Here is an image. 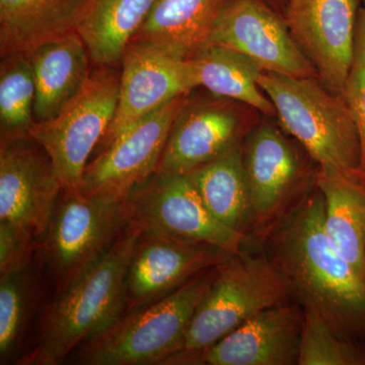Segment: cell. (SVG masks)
I'll return each instance as SVG.
<instances>
[{
  "mask_svg": "<svg viewBox=\"0 0 365 365\" xmlns=\"http://www.w3.org/2000/svg\"><path fill=\"white\" fill-rule=\"evenodd\" d=\"M267 257L304 306L343 337L365 339V281L329 239L319 189L271 228Z\"/></svg>",
  "mask_w": 365,
  "mask_h": 365,
  "instance_id": "cell-1",
  "label": "cell"
},
{
  "mask_svg": "<svg viewBox=\"0 0 365 365\" xmlns=\"http://www.w3.org/2000/svg\"><path fill=\"white\" fill-rule=\"evenodd\" d=\"M141 230L130 223L111 249L44 307L21 365L64 364L79 346L125 313L127 269Z\"/></svg>",
  "mask_w": 365,
  "mask_h": 365,
  "instance_id": "cell-2",
  "label": "cell"
},
{
  "mask_svg": "<svg viewBox=\"0 0 365 365\" xmlns=\"http://www.w3.org/2000/svg\"><path fill=\"white\" fill-rule=\"evenodd\" d=\"M259 86L270 98L281 126L306 148L319 169L360 172L361 148L356 122L342 93L317 78L263 71Z\"/></svg>",
  "mask_w": 365,
  "mask_h": 365,
  "instance_id": "cell-3",
  "label": "cell"
},
{
  "mask_svg": "<svg viewBox=\"0 0 365 365\" xmlns=\"http://www.w3.org/2000/svg\"><path fill=\"white\" fill-rule=\"evenodd\" d=\"M216 268L203 271L153 304L124 314L67 360L83 365L165 364L182 351L190 321Z\"/></svg>",
  "mask_w": 365,
  "mask_h": 365,
  "instance_id": "cell-4",
  "label": "cell"
},
{
  "mask_svg": "<svg viewBox=\"0 0 365 365\" xmlns=\"http://www.w3.org/2000/svg\"><path fill=\"white\" fill-rule=\"evenodd\" d=\"M290 289L267 256L240 252L216 268L207 292L197 306L181 352L165 364H188L228 334L264 311L287 304Z\"/></svg>",
  "mask_w": 365,
  "mask_h": 365,
  "instance_id": "cell-5",
  "label": "cell"
},
{
  "mask_svg": "<svg viewBox=\"0 0 365 365\" xmlns=\"http://www.w3.org/2000/svg\"><path fill=\"white\" fill-rule=\"evenodd\" d=\"M130 223L127 200L62 190L47 232L38 245L55 294L107 253Z\"/></svg>",
  "mask_w": 365,
  "mask_h": 365,
  "instance_id": "cell-6",
  "label": "cell"
},
{
  "mask_svg": "<svg viewBox=\"0 0 365 365\" xmlns=\"http://www.w3.org/2000/svg\"><path fill=\"white\" fill-rule=\"evenodd\" d=\"M119 86L120 71L96 66L58 114L34 125L29 136L51 158L63 191L81 192L86 165L114 119Z\"/></svg>",
  "mask_w": 365,
  "mask_h": 365,
  "instance_id": "cell-7",
  "label": "cell"
},
{
  "mask_svg": "<svg viewBox=\"0 0 365 365\" xmlns=\"http://www.w3.org/2000/svg\"><path fill=\"white\" fill-rule=\"evenodd\" d=\"M131 223L146 235L175 241L207 244L237 254L244 232L220 222L204 204L189 175L155 173L127 198Z\"/></svg>",
  "mask_w": 365,
  "mask_h": 365,
  "instance_id": "cell-8",
  "label": "cell"
},
{
  "mask_svg": "<svg viewBox=\"0 0 365 365\" xmlns=\"http://www.w3.org/2000/svg\"><path fill=\"white\" fill-rule=\"evenodd\" d=\"M191 93L179 96L146 115L91 158L81 192L125 201L134 189L157 173L170 128Z\"/></svg>",
  "mask_w": 365,
  "mask_h": 365,
  "instance_id": "cell-9",
  "label": "cell"
},
{
  "mask_svg": "<svg viewBox=\"0 0 365 365\" xmlns=\"http://www.w3.org/2000/svg\"><path fill=\"white\" fill-rule=\"evenodd\" d=\"M206 44L241 53L262 71L319 78L284 18H280L264 0H228Z\"/></svg>",
  "mask_w": 365,
  "mask_h": 365,
  "instance_id": "cell-10",
  "label": "cell"
},
{
  "mask_svg": "<svg viewBox=\"0 0 365 365\" xmlns=\"http://www.w3.org/2000/svg\"><path fill=\"white\" fill-rule=\"evenodd\" d=\"M196 88L190 59L178 58L151 43L132 42L121 60L114 119L96 150H104L146 115Z\"/></svg>",
  "mask_w": 365,
  "mask_h": 365,
  "instance_id": "cell-11",
  "label": "cell"
},
{
  "mask_svg": "<svg viewBox=\"0 0 365 365\" xmlns=\"http://www.w3.org/2000/svg\"><path fill=\"white\" fill-rule=\"evenodd\" d=\"M61 191L51 158L37 141L1 137L0 220L26 227L40 242Z\"/></svg>",
  "mask_w": 365,
  "mask_h": 365,
  "instance_id": "cell-12",
  "label": "cell"
},
{
  "mask_svg": "<svg viewBox=\"0 0 365 365\" xmlns=\"http://www.w3.org/2000/svg\"><path fill=\"white\" fill-rule=\"evenodd\" d=\"M284 20L319 79L336 93L344 91L356 35V0H284Z\"/></svg>",
  "mask_w": 365,
  "mask_h": 365,
  "instance_id": "cell-13",
  "label": "cell"
},
{
  "mask_svg": "<svg viewBox=\"0 0 365 365\" xmlns=\"http://www.w3.org/2000/svg\"><path fill=\"white\" fill-rule=\"evenodd\" d=\"M232 253L207 244L175 241L141 232L125 278V313L176 292Z\"/></svg>",
  "mask_w": 365,
  "mask_h": 365,
  "instance_id": "cell-14",
  "label": "cell"
},
{
  "mask_svg": "<svg viewBox=\"0 0 365 365\" xmlns=\"http://www.w3.org/2000/svg\"><path fill=\"white\" fill-rule=\"evenodd\" d=\"M241 130V114L232 100L190 96L170 128L158 174H190L237 145Z\"/></svg>",
  "mask_w": 365,
  "mask_h": 365,
  "instance_id": "cell-15",
  "label": "cell"
},
{
  "mask_svg": "<svg viewBox=\"0 0 365 365\" xmlns=\"http://www.w3.org/2000/svg\"><path fill=\"white\" fill-rule=\"evenodd\" d=\"M304 311L288 304L260 312L188 364L292 365L299 354Z\"/></svg>",
  "mask_w": 365,
  "mask_h": 365,
  "instance_id": "cell-16",
  "label": "cell"
},
{
  "mask_svg": "<svg viewBox=\"0 0 365 365\" xmlns=\"http://www.w3.org/2000/svg\"><path fill=\"white\" fill-rule=\"evenodd\" d=\"M244 165L257 222L273 220L289 198L300 174L299 155L287 139L270 125L254 132L244 153Z\"/></svg>",
  "mask_w": 365,
  "mask_h": 365,
  "instance_id": "cell-17",
  "label": "cell"
},
{
  "mask_svg": "<svg viewBox=\"0 0 365 365\" xmlns=\"http://www.w3.org/2000/svg\"><path fill=\"white\" fill-rule=\"evenodd\" d=\"M35 79L36 122L51 119L90 78V53L76 31L29 54ZM93 64V63H91Z\"/></svg>",
  "mask_w": 365,
  "mask_h": 365,
  "instance_id": "cell-18",
  "label": "cell"
},
{
  "mask_svg": "<svg viewBox=\"0 0 365 365\" xmlns=\"http://www.w3.org/2000/svg\"><path fill=\"white\" fill-rule=\"evenodd\" d=\"M317 188L324 199L329 239L365 281V176L319 169Z\"/></svg>",
  "mask_w": 365,
  "mask_h": 365,
  "instance_id": "cell-19",
  "label": "cell"
},
{
  "mask_svg": "<svg viewBox=\"0 0 365 365\" xmlns=\"http://www.w3.org/2000/svg\"><path fill=\"white\" fill-rule=\"evenodd\" d=\"M86 0H0V56L30 54L76 31Z\"/></svg>",
  "mask_w": 365,
  "mask_h": 365,
  "instance_id": "cell-20",
  "label": "cell"
},
{
  "mask_svg": "<svg viewBox=\"0 0 365 365\" xmlns=\"http://www.w3.org/2000/svg\"><path fill=\"white\" fill-rule=\"evenodd\" d=\"M228 0H157L132 42L160 46L180 59H191L206 45Z\"/></svg>",
  "mask_w": 365,
  "mask_h": 365,
  "instance_id": "cell-21",
  "label": "cell"
},
{
  "mask_svg": "<svg viewBox=\"0 0 365 365\" xmlns=\"http://www.w3.org/2000/svg\"><path fill=\"white\" fill-rule=\"evenodd\" d=\"M157 0H86L76 32L95 66H114L144 23Z\"/></svg>",
  "mask_w": 365,
  "mask_h": 365,
  "instance_id": "cell-22",
  "label": "cell"
},
{
  "mask_svg": "<svg viewBox=\"0 0 365 365\" xmlns=\"http://www.w3.org/2000/svg\"><path fill=\"white\" fill-rule=\"evenodd\" d=\"M197 86H203L215 97L237 101L266 115L275 108L258 83L262 73L248 57L222 47L206 44L190 59Z\"/></svg>",
  "mask_w": 365,
  "mask_h": 365,
  "instance_id": "cell-23",
  "label": "cell"
},
{
  "mask_svg": "<svg viewBox=\"0 0 365 365\" xmlns=\"http://www.w3.org/2000/svg\"><path fill=\"white\" fill-rule=\"evenodd\" d=\"M188 175L208 210L227 227L245 234L251 203L239 144Z\"/></svg>",
  "mask_w": 365,
  "mask_h": 365,
  "instance_id": "cell-24",
  "label": "cell"
},
{
  "mask_svg": "<svg viewBox=\"0 0 365 365\" xmlns=\"http://www.w3.org/2000/svg\"><path fill=\"white\" fill-rule=\"evenodd\" d=\"M38 299L39 284L31 266L20 272L0 275V364L20 361Z\"/></svg>",
  "mask_w": 365,
  "mask_h": 365,
  "instance_id": "cell-25",
  "label": "cell"
},
{
  "mask_svg": "<svg viewBox=\"0 0 365 365\" xmlns=\"http://www.w3.org/2000/svg\"><path fill=\"white\" fill-rule=\"evenodd\" d=\"M36 86L28 54L2 57L0 63L1 137L29 136L36 124Z\"/></svg>",
  "mask_w": 365,
  "mask_h": 365,
  "instance_id": "cell-26",
  "label": "cell"
},
{
  "mask_svg": "<svg viewBox=\"0 0 365 365\" xmlns=\"http://www.w3.org/2000/svg\"><path fill=\"white\" fill-rule=\"evenodd\" d=\"M299 365H365V348L341 336L314 307L304 306Z\"/></svg>",
  "mask_w": 365,
  "mask_h": 365,
  "instance_id": "cell-27",
  "label": "cell"
},
{
  "mask_svg": "<svg viewBox=\"0 0 365 365\" xmlns=\"http://www.w3.org/2000/svg\"><path fill=\"white\" fill-rule=\"evenodd\" d=\"M342 95L351 110L359 129L361 148L360 172L365 176V1L357 16L354 53Z\"/></svg>",
  "mask_w": 365,
  "mask_h": 365,
  "instance_id": "cell-28",
  "label": "cell"
},
{
  "mask_svg": "<svg viewBox=\"0 0 365 365\" xmlns=\"http://www.w3.org/2000/svg\"><path fill=\"white\" fill-rule=\"evenodd\" d=\"M37 237L16 223L0 220V275L20 272L30 267Z\"/></svg>",
  "mask_w": 365,
  "mask_h": 365,
  "instance_id": "cell-29",
  "label": "cell"
},
{
  "mask_svg": "<svg viewBox=\"0 0 365 365\" xmlns=\"http://www.w3.org/2000/svg\"><path fill=\"white\" fill-rule=\"evenodd\" d=\"M364 1H365V0H364Z\"/></svg>",
  "mask_w": 365,
  "mask_h": 365,
  "instance_id": "cell-30",
  "label": "cell"
}]
</instances>
